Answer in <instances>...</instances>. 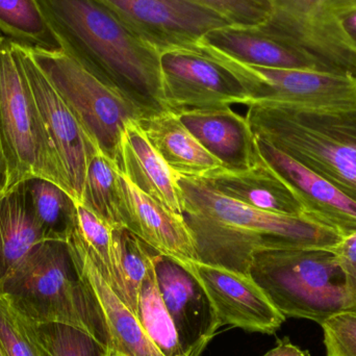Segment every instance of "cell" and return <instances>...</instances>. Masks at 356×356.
Here are the masks:
<instances>
[{
	"mask_svg": "<svg viewBox=\"0 0 356 356\" xmlns=\"http://www.w3.org/2000/svg\"><path fill=\"white\" fill-rule=\"evenodd\" d=\"M178 117L199 143L221 162L223 168L246 170L261 159L257 137L246 117L236 114L232 108L192 111L178 114Z\"/></svg>",
	"mask_w": 356,
	"mask_h": 356,
	"instance_id": "cell-19",
	"label": "cell"
},
{
	"mask_svg": "<svg viewBox=\"0 0 356 356\" xmlns=\"http://www.w3.org/2000/svg\"><path fill=\"white\" fill-rule=\"evenodd\" d=\"M0 35L27 49L63 52L37 0H0Z\"/></svg>",
	"mask_w": 356,
	"mask_h": 356,
	"instance_id": "cell-27",
	"label": "cell"
},
{
	"mask_svg": "<svg viewBox=\"0 0 356 356\" xmlns=\"http://www.w3.org/2000/svg\"><path fill=\"white\" fill-rule=\"evenodd\" d=\"M184 221L199 263L250 276L253 255L282 248H330L342 238L313 218L249 207L211 188L202 177L178 175Z\"/></svg>",
	"mask_w": 356,
	"mask_h": 356,
	"instance_id": "cell-2",
	"label": "cell"
},
{
	"mask_svg": "<svg viewBox=\"0 0 356 356\" xmlns=\"http://www.w3.org/2000/svg\"><path fill=\"white\" fill-rule=\"evenodd\" d=\"M26 321L41 356L110 355L106 345L79 328L66 324Z\"/></svg>",
	"mask_w": 356,
	"mask_h": 356,
	"instance_id": "cell-29",
	"label": "cell"
},
{
	"mask_svg": "<svg viewBox=\"0 0 356 356\" xmlns=\"http://www.w3.org/2000/svg\"><path fill=\"white\" fill-rule=\"evenodd\" d=\"M161 72L167 110L177 115L246 106L249 100L236 73L203 48L164 52Z\"/></svg>",
	"mask_w": 356,
	"mask_h": 356,
	"instance_id": "cell-9",
	"label": "cell"
},
{
	"mask_svg": "<svg viewBox=\"0 0 356 356\" xmlns=\"http://www.w3.org/2000/svg\"><path fill=\"white\" fill-rule=\"evenodd\" d=\"M273 14L261 25L319 60L332 72L356 76V52L345 39L337 15L356 0H272Z\"/></svg>",
	"mask_w": 356,
	"mask_h": 356,
	"instance_id": "cell-10",
	"label": "cell"
},
{
	"mask_svg": "<svg viewBox=\"0 0 356 356\" xmlns=\"http://www.w3.org/2000/svg\"><path fill=\"white\" fill-rule=\"evenodd\" d=\"M113 241L112 272L108 284L136 315L142 284L154 267L159 253L127 228L113 229Z\"/></svg>",
	"mask_w": 356,
	"mask_h": 356,
	"instance_id": "cell-24",
	"label": "cell"
},
{
	"mask_svg": "<svg viewBox=\"0 0 356 356\" xmlns=\"http://www.w3.org/2000/svg\"><path fill=\"white\" fill-rule=\"evenodd\" d=\"M328 249L338 259L339 264L346 275L349 288L356 297V232L342 236L336 245Z\"/></svg>",
	"mask_w": 356,
	"mask_h": 356,
	"instance_id": "cell-34",
	"label": "cell"
},
{
	"mask_svg": "<svg viewBox=\"0 0 356 356\" xmlns=\"http://www.w3.org/2000/svg\"><path fill=\"white\" fill-rule=\"evenodd\" d=\"M121 175L139 190L170 209L184 213L178 175L148 141L139 121L127 124L121 144Z\"/></svg>",
	"mask_w": 356,
	"mask_h": 356,
	"instance_id": "cell-21",
	"label": "cell"
},
{
	"mask_svg": "<svg viewBox=\"0 0 356 356\" xmlns=\"http://www.w3.org/2000/svg\"><path fill=\"white\" fill-rule=\"evenodd\" d=\"M257 144L261 158L290 186L309 217L342 236L355 234V198L267 142L257 138Z\"/></svg>",
	"mask_w": 356,
	"mask_h": 356,
	"instance_id": "cell-15",
	"label": "cell"
},
{
	"mask_svg": "<svg viewBox=\"0 0 356 356\" xmlns=\"http://www.w3.org/2000/svg\"><path fill=\"white\" fill-rule=\"evenodd\" d=\"M16 45V44H15ZM42 120L58 154L69 195L81 203L88 168L99 152L27 48L16 45Z\"/></svg>",
	"mask_w": 356,
	"mask_h": 356,
	"instance_id": "cell-12",
	"label": "cell"
},
{
	"mask_svg": "<svg viewBox=\"0 0 356 356\" xmlns=\"http://www.w3.org/2000/svg\"><path fill=\"white\" fill-rule=\"evenodd\" d=\"M0 347L6 356H41L24 317L0 295Z\"/></svg>",
	"mask_w": 356,
	"mask_h": 356,
	"instance_id": "cell-32",
	"label": "cell"
},
{
	"mask_svg": "<svg viewBox=\"0 0 356 356\" xmlns=\"http://www.w3.org/2000/svg\"><path fill=\"white\" fill-rule=\"evenodd\" d=\"M77 230L88 254L106 282H110L113 265V228L95 213L77 203Z\"/></svg>",
	"mask_w": 356,
	"mask_h": 356,
	"instance_id": "cell-30",
	"label": "cell"
},
{
	"mask_svg": "<svg viewBox=\"0 0 356 356\" xmlns=\"http://www.w3.org/2000/svg\"><path fill=\"white\" fill-rule=\"evenodd\" d=\"M98 1L160 54L171 50H200L207 33L229 25L188 0Z\"/></svg>",
	"mask_w": 356,
	"mask_h": 356,
	"instance_id": "cell-11",
	"label": "cell"
},
{
	"mask_svg": "<svg viewBox=\"0 0 356 356\" xmlns=\"http://www.w3.org/2000/svg\"><path fill=\"white\" fill-rule=\"evenodd\" d=\"M79 204L113 229L125 227V198L120 171L102 152L92 159Z\"/></svg>",
	"mask_w": 356,
	"mask_h": 356,
	"instance_id": "cell-25",
	"label": "cell"
},
{
	"mask_svg": "<svg viewBox=\"0 0 356 356\" xmlns=\"http://www.w3.org/2000/svg\"><path fill=\"white\" fill-rule=\"evenodd\" d=\"M207 51L225 63L242 81L248 94L246 106L265 104L318 112L356 110L355 75L247 66Z\"/></svg>",
	"mask_w": 356,
	"mask_h": 356,
	"instance_id": "cell-8",
	"label": "cell"
},
{
	"mask_svg": "<svg viewBox=\"0 0 356 356\" xmlns=\"http://www.w3.org/2000/svg\"><path fill=\"white\" fill-rule=\"evenodd\" d=\"M200 47L247 66L332 72L311 54L261 26L213 29L203 37Z\"/></svg>",
	"mask_w": 356,
	"mask_h": 356,
	"instance_id": "cell-18",
	"label": "cell"
},
{
	"mask_svg": "<svg viewBox=\"0 0 356 356\" xmlns=\"http://www.w3.org/2000/svg\"><path fill=\"white\" fill-rule=\"evenodd\" d=\"M29 50L88 137L120 171L123 135L131 121L141 120L138 111L64 52Z\"/></svg>",
	"mask_w": 356,
	"mask_h": 356,
	"instance_id": "cell-7",
	"label": "cell"
},
{
	"mask_svg": "<svg viewBox=\"0 0 356 356\" xmlns=\"http://www.w3.org/2000/svg\"><path fill=\"white\" fill-rule=\"evenodd\" d=\"M108 356H120V355H116V353H111L110 355H108Z\"/></svg>",
	"mask_w": 356,
	"mask_h": 356,
	"instance_id": "cell-39",
	"label": "cell"
},
{
	"mask_svg": "<svg viewBox=\"0 0 356 356\" xmlns=\"http://www.w3.org/2000/svg\"><path fill=\"white\" fill-rule=\"evenodd\" d=\"M263 356H311L309 351L302 350L291 342L290 339L278 340L277 344Z\"/></svg>",
	"mask_w": 356,
	"mask_h": 356,
	"instance_id": "cell-36",
	"label": "cell"
},
{
	"mask_svg": "<svg viewBox=\"0 0 356 356\" xmlns=\"http://www.w3.org/2000/svg\"><path fill=\"white\" fill-rule=\"evenodd\" d=\"M12 307L33 323H60L89 334L110 349L95 298L81 280L68 243L38 244L0 289Z\"/></svg>",
	"mask_w": 356,
	"mask_h": 356,
	"instance_id": "cell-3",
	"label": "cell"
},
{
	"mask_svg": "<svg viewBox=\"0 0 356 356\" xmlns=\"http://www.w3.org/2000/svg\"><path fill=\"white\" fill-rule=\"evenodd\" d=\"M2 35H0V39ZM8 168L6 156L2 149L1 138H0V199L8 193Z\"/></svg>",
	"mask_w": 356,
	"mask_h": 356,
	"instance_id": "cell-37",
	"label": "cell"
},
{
	"mask_svg": "<svg viewBox=\"0 0 356 356\" xmlns=\"http://www.w3.org/2000/svg\"><path fill=\"white\" fill-rule=\"evenodd\" d=\"M336 19L345 39L356 52V8L340 13Z\"/></svg>",
	"mask_w": 356,
	"mask_h": 356,
	"instance_id": "cell-35",
	"label": "cell"
},
{
	"mask_svg": "<svg viewBox=\"0 0 356 356\" xmlns=\"http://www.w3.org/2000/svg\"><path fill=\"white\" fill-rule=\"evenodd\" d=\"M48 241L31 213L24 181L0 199V289L40 243Z\"/></svg>",
	"mask_w": 356,
	"mask_h": 356,
	"instance_id": "cell-23",
	"label": "cell"
},
{
	"mask_svg": "<svg viewBox=\"0 0 356 356\" xmlns=\"http://www.w3.org/2000/svg\"><path fill=\"white\" fill-rule=\"evenodd\" d=\"M125 227L159 254L188 271L196 261V246L184 216L173 213L142 192L124 175Z\"/></svg>",
	"mask_w": 356,
	"mask_h": 356,
	"instance_id": "cell-16",
	"label": "cell"
},
{
	"mask_svg": "<svg viewBox=\"0 0 356 356\" xmlns=\"http://www.w3.org/2000/svg\"><path fill=\"white\" fill-rule=\"evenodd\" d=\"M67 243L77 271L93 294L104 318L111 353L120 356H163L142 330L137 316L106 282L88 254L77 227Z\"/></svg>",
	"mask_w": 356,
	"mask_h": 356,
	"instance_id": "cell-17",
	"label": "cell"
},
{
	"mask_svg": "<svg viewBox=\"0 0 356 356\" xmlns=\"http://www.w3.org/2000/svg\"><path fill=\"white\" fill-rule=\"evenodd\" d=\"M136 316L150 342L163 356H186L180 347L175 323L159 290L154 267L142 284Z\"/></svg>",
	"mask_w": 356,
	"mask_h": 356,
	"instance_id": "cell-28",
	"label": "cell"
},
{
	"mask_svg": "<svg viewBox=\"0 0 356 356\" xmlns=\"http://www.w3.org/2000/svg\"><path fill=\"white\" fill-rule=\"evenodd\" d=\"M0 356H6V355L3 353V351H2L1 347H0Z\"/></svg>",
	"mask_w": 356,
	"mask_h": 356,
	"instance_id": "cell-38",
	"label": "cell"
},
{
	"mask_svg": "<svg viewBox=\"0 0 356 356\" xmlns=\"http://www.w3.org/2000/svg\"><path fill=\"white\" fill-rule=\"evenodd\" d=\"M27 200L38 225L48 240L67 242L77 227V203L60 186L49 180H25Z\"/></svg>",
	"mask_w": 356,
	"mask_h": 356,
	"instance_id": "cell-26",
	"label": "cell"
},
{
	"mask_svg": "<svg viewBox=\"0 0 356 356\" xmlns=\"http://www.w3.org/2000/svg\"><path fill=\"white\" fill-rule=\"evenodd\" d=\"M321 327L328 356H356V312L334 316Z\"/></svg>",
	"mask_w": 356,
	"mask_h": 356,
	"instance_id": "cell-33",
	"label": "cell"
},
{
	"mask_svg": "<svg viewBox=\"0 0 356 356\" xmlns=\"http://www.w3.org/2000/svg\"><path fill=\"white\" fill-rule=\"evenodd\" d=\"M188 271L207 293L221 327L273 334L286 321L251 276L199 261Z\"/></svg>",
	"mask_w": 356,
	"mask_h": 356,
	"instance_id": "cell-13",
	"label": "cell"
},
{
	"mask_svg": "<svg viewBox=\"0 0 356 356\" xmlns=\"http://www.w3.org/2000/svg\"><path fill=\"white\" fill-rule=\"evenodd\" d=\"M218 15L232 26L259 27L273 14L272 0H188Z\"/></svg>",
	"mask_w": 356,
	"mask_h": 356,
	"instance_id": "cell-31",
	"label": "cell"
},
{
	"mask_svg": "<svg viewBox=\"0 0 356 356\" xmlns=\"http://www.w3.org/2000/svg\"><path fill=\"white\" fill-rule=\"evenodd\" d=\"M148 141L175 172L186 177H202L222 167L184 127L178 115L166 111L141 119Z\"/></svg>",
	"mask_w": 356,
	"mask_h": 356,
	"instance_id": "cell-22",
	"label": "cell"
},
{
	"mask_svg": "<svg viewBox=\"0 0 356 356\" xmlns=\"http://www.w3.org/2000/svg\"><path fill=\"white\" fill-rule=\"evenodd\" d=\"M62 45L83 70L127 100L141 119L166 112L161 54L98 0H37Z\"/></svg>",
	"mask_w": 356,
	"mask_h": 356,
	"instance_id": "cell-1",
	"label": "cell"
},
{
	"mask_svg": "<svg viewBox=\"0 0 356 356\" xmlns=\"http://www.w3.org/2000/svg\"><path fill=\"white\" fill-rule=\"evenodd\" d=\"M0 138L8 163V190L39 177L68 193L16 45L3 37L0 39Z\"/></svg>",
	"mask_w": 356,
	"mask_h": 356,
	"instance_id": "cell-6",
	"label": "cell"
},
{
	"mask_svg": "<svg viewBox=\"0 0 356 356\" xmlns=\"http://www.w3.org/2000/svg\"><path fill=\"white\" fill-rule=\"evenodd\" d=\"M250 276L284 317L322 325L356 312V297L328 248H282L253 255Z\"/></svg>",
	"mask_w": 356,
	"mask_h": 356,
	"instance_id": "cell-5",
	"label": "cell"
},
{
	"mask_svg": "<svg viewBox=\"0 0 356 356\" xmlns=\"http://www.w3.org/2000/svg\"><path fill=\"white\" fill-rule=\"evenodd\" d=\"M154 272L184 355H202L221 327L207 293L190 272L169 257L156 255Z\"/></svg>",
	"mask_w": 356,
	"mask_h": 356,
	"instance_id": "cell-14",
	"label": "cell"
},
{
	"mask_svg": "<svg viewBox=\"0 0 356 356\" xmlns=\"http://www.w3.org/2000/svg\"><path fill=\"white\" fill-rule=\"evenodd\" d=\"M255 137L356 199V110L318 112L249 104Z\"/></svg>",
	"mask_w": 356,
	"mask_h": 356,
	"instance_id": "cell-4",
	"label": "cell"
},
{
	"mask_svg": "<svg viewBox=\"0 0 356 356\" xmlns=\"http://www.w3.org/2000/svg\"><path fill=\"white\" fill-rule=\"evenodd\" d=\"M202 178L217 192L249 207L278 215L307 216L290 186L261 156L254 166L246 170L220 167Z\"/></svg>",
	"mask_w": 356,
	"mask_h": 356,
	"instance_id": "cell-20",
	"label": "cell"
}]
</instances>
